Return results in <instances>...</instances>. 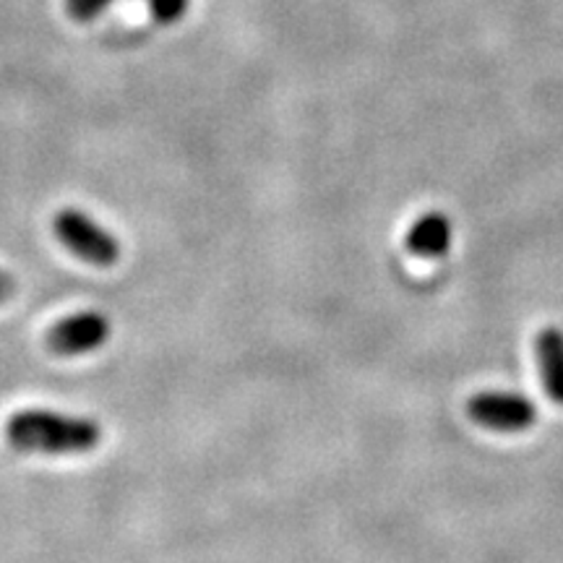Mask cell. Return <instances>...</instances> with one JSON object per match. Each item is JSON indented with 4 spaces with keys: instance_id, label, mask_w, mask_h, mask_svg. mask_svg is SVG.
Here are the masks:
<instances>
[{
    "instance_id": "6da1fadb",
    "label": "cell",
    "mask_w": 563,
    "mask_h": 563,
    "mask_svg": "<svg viewBox=\"0 0 563 563\" xmlns=\"http://www.w3.org/2000/svg\"><path fill=\"white\" fill-rule=\"evenodd\" d=\"M5 441L24 454H87L100 446L102 428L100 422L81 418V415L30 407V410L13 412L5 422Z\"/></svg>"
},
{
    "instance_id": "7a4b0ae2",
    "label": "cell",
    "mask_w": 563,
    "mask_h": 563,
    "mask_svg": "<svg viewBox=\"0 0 563 563\" xmlns=\"http://www.w3.org/2000/svg\"><path fill=\"white\" fill-rule=\"evenodd\" d=\"M53 232L84 264L112 266L121 258V243H118V238L108 228H102L95 217H89L87 211L76 207L60 209L55 214Z\"/></svg>"
},
{
    "instance_id": "3957f363",
    "label": "cell",
    "mask_w": 563,
    "mask_h": 563,
    "mask_svg": "<svg viewBox=\"0 0 563 563\" xmlns=\"http://www.w3.org/2000/svg\"><path fill=\"white\" fill-rule=\"evenodd\" d=\"M467 415L475 426L496 433H522L538 422V407L517 391H481L467 402Z\"/></svg>"
},
{
    "instance_id": "277c9868",
    "label": "cell",
    "mask_w": 563,
    "mask_h": 563,
    "mask_svg": "<svg viewBox=\"0 0 563 563\" xmlns=\"http://www.w3.org/2000/svg\"><path fill=\"white\" fill-rule=\"evenodd\" d=\"M110 319L100 311H79L53 323L47 332V350L60 357H79L100 350L110 340Z\"/></svg>"
},
{
    "instance_id": "5b68a950",
    "label": "cell",
    "mask_w": 563,
    "mask_h": 563,
    "mask_svg": "<svg viewBox=\"0 0 563 563\" xmlns=\"http://www.w3.org/2000/svg\"><path fill=\"white\" fill-rule=\"evenodd\" d=\"M454 228L443 211H426L407 230L405 245L418 258H443L452 249Z\"/></svg>"
},
{
    "instance_id": "8992f818",
    "label": "cell",
    "mask_w": 563,
    "mask_h": 563,
    "mask_svg": "<svg viewBox=\"0 0 563 563\" xmlns=\"http://www.w3.org/2000/svg\"><path fill=\"white\" fill-rule=\"evenodd\" d=\"M540 382L555 405H563V329L545 327L534 336Z\"/></svg>"
},
{
    "instance_id": "52a82bcc",
    "label": "cell",
    "mask_w": 563,
    "mask_h": 563,
    "mask_svg": "<svg viewBox=\"0 0 563 563\" xmlns=\"http://www.w3.org/2000/svg\"><path fill=\"white\" fill-rule=\"evenodd\" d=\"M110 3L112 0H66V9L70 13V19L89 24V21H95L100 13L108 11Z\"/></svg>"
},
{
    "instance_id": "ba28073f",
    "label": "cell",
    "mask_w": 563,
    "mask_h": 563,
    "mask_svg": "<svg viewBox=\"0 0 563 563\" xmlns=\"http://www.w3.org/2000/svg\"><path fill=\"white\" fill-rule=\"evenodd\" d=\"M188 5H191V0H150L152 16L159 24H175L188 11Z\"/></svg>"
},
{
    "instance_id": "9c48e42d",
    "label": "cell",
    "mask_w": 563,
    "mask_h": 563,
    "mask_svg": "<svg viewBox=\"0 0 563 563\" xmlns=\"http://www.w3.org/2000/svg\"><path fill=\"white\" fill-rule=\"evenodd\" d=\"M13 290H16V279H13L5 269H0V302L11 300Z\"/></svg>"
}]
</instances>
